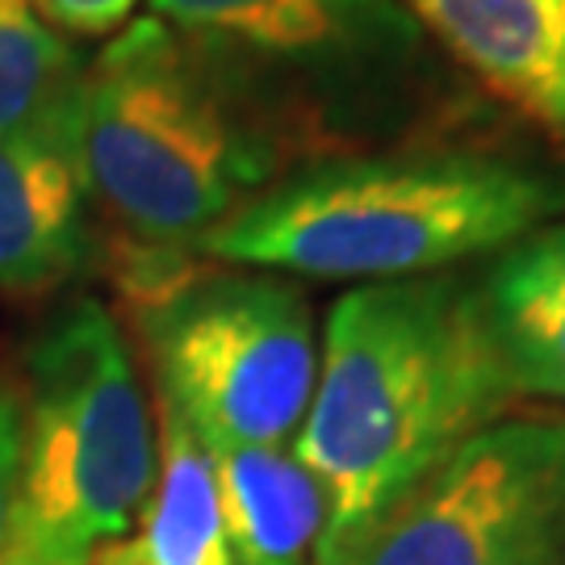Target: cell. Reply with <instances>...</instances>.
Wrapping results in <instances>:
<instances>
[{"label":"cell","instance_id":"cell-5","mask_svg":"<svg viewBox=\"0 0 565 565\" xmlns=\"http://www.w3.org/2000/svg\"><path fill=\"white\" fill-rule=\"evenodd\" d=\"M156 469V427L118 319L76 298L25 352L21 473L0 565H93L139 524Z\"/></svg>","mask_w":565,"mask_h":565},{"label":"cell","instance_id":"cell-7","mask_svg":"<svg viewBox=\"0 0 565 565\" xmlns=\"http://www.w3.org/2000/svg\"><path fill=\"white\" fill-rule=\"evenodd\" d=\"M323 565H565V406L482 427Z\"/></svg>","mask_w":565,"mask_h":565},{"label":"cell","instance_id":"cell-8","mask_svg":"<svg viewBox=\"0 0 565 565\" xmlns=\"http://www.w3.org/2000/svg\"><path fill=\"white\" fill-rule=\"evenodd\" d=\"M88 172L81 156V88L46 118L0 135V289L39 294L93 260Z\"/></svg>","mask_w":565,"mask_h":565},{"label":"cell","instance_id":"cell-13","mask_svg":"<svg viewBox=\"0 0 565 565\" xmlns=\"http://www.w3.org/2000/svg\"><path fill=\"white\" fill-rule=\"evenodd\" d=\"M81 55L42 21L34 0H0V135L76 97Z\"/></svg>","mask_w":565,"mask_h":565},{"label":"cell","instance_id":"cell-3","mask_svg":"<svg viewBox=\"0 0 565 565\" xmlns=\"http://www.w3.org/2000/svg\"><path fill=\"white\" fill-rule=\"evenodd\" d=\"M562 214V172L445 142L294 168L193 252L315 281H406L494 256Z\"/></svg>","mask_w":565,"mask_h":565},{"label":"cell","instance_id":"cell-10","mask_svg":"<svg viewBox=\"0 0 565 565\" xmlns=\"http://www.w3.org/2000/svg\"><path fill=\"white\" fill-rule=\"evenodd\" d=\"M478 289L515 398L565 406V218L494 252Z\"/></svg>","mask_w":565,"mask_h":565},{"label":"cell","instance_id":"cell-2","mask_svg":"<svg viewBox=\"0 0 565 565\" xmlns=\"http://www.w3.org/2000/svg\"><path fill=\"white\" fill-rule=\"evenodd\" d=\"M218 67L289 172L473 142V84L403 0H151Z\"/></svg>","mask_w":565,"mask_h":565},{"label":"cell","instance_id":"cell-12","mask_svg":"<svg viewBox=\"0 0 565 565\" xmlns=\"http://www.w3.org/2000/svg\"><path fill=\"white\" fill-rule=\"evenodd\" d=\"M93 565H235L214 457L168 403H160V469L139 524Z\"/></svg>","mask_w":565,"mask_h":565},{"label":"cell","instance_id":"cell-4","mask_svg":"<svg viewBox=\"0 0 565 565\" xmlns=\"http://www.w3.org/2000/svg\"><path fill=\"white\" fill-rule=\"evenodd\" d=\"M81 156L126 239L184 252L289 172L218 67L151 13L84 63Z\"/></svg>","mask_w":565,"mask_h":565},{"label":"cell","instance_id":"cell-15","mask_svg":"<svg viewBox=\"0 0 565 565\" xmlns=\"http://www.w3.org/2000/svg\"><path fill=\"white\" fill-rule=\"evenodd\" d=\"M21 473V390L0 382V548L13 524V499H18Z\"/></svg>","mask_w":565,"mask_h":565},{"label":"cell","instance_id":"cell-6","mask_svg":"<svg viewBox=\"0 0 565 565\" xmlns=\"http://www.w3.org/2000/svg\"><path fill=\"white\" fill-rule=\"evenodd\" d=\"M139 310L160 403L218 445H289L315 382L319 340L302 285L273 273H193Z\"/></svg>","mask_w":565,"mask_h":565},{"label":"cell","instance_id":"cell-14","mask_svg":"<svg viewBox=\"0 0 565 565\" xmlns=\"http://www.w3.org/2000/svg\"><path fill=\"white\" fill-rule=\"evenodd\" d=\"M42 21L72 39H105L121 30L139 0H34Z\"/></svg>","mask_w":565,"mask_h":565},{"label":"cell","instance_id":"cell-1","mask_svg":"<svg viewBox=\"0 0 565 565\" xmlns=\"http://www.w3.org/2000/svg\"><path fill=\"white\" fill-rule=\"evenodd\" d=\"M515 403L473 273L348 289L327 315L319 382L294 440L327 499L319 565Z\"/></svg>","mask_w":565,"mask_h":565},{"label":"cell","instance_id":"cell-11","mask_svg":"<svg viewBox=\"0 0 565 565\" xmlns=\"http://www.w3.org/2000/svg\"><path fill=\"white\" fill-rule=\"evenodd\" d=\"M231 562L319 565L327 532L323 486L285 445L210 448Z\"/></svg>","mask_w":565,"mask_h":565},{"label":"cell","instance_id":"cell-9","mask_svg":"<svg viewBox=\"0 0 565 565\" xmlns=\"http://www.w3.org/2000/svg\"><path fill=\"white\" fill-rule=\"evenodd\" d=\"M457 72L565 139V0H403Z\"/></svg>","mask_w":565,"mask_h":565}]
</instances>
